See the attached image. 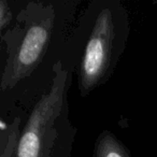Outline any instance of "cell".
Returning a JSON list of instances; mask_svg holds the SVG:
<instances>
[{"label": "cell", "instance_id": "cell-5", "mask_svg": "<svg viewBox=\"0 0 157 157\" xmlns=\"http://www.w3.org/2000/svg\"><path fill=\"white\" fill-rule=\"evenodd\" d=\"M21 131V117L15 116L9 124L7 130L1 132L0 157H15Z\"/></svg>", "mask_w": 157, "mask_h": 157}, {"label": "cell", "instance_id": "cell-4", "mask_svg": "<svg viewBox=\"0 0 157 157\" xmlns=\"http://www.w3.org/2000/svg\"><path fill=\"white\" fill-rule=\"evenodd\" d=\"M92 157H132V155L112 131L103 130L95 141Z\"/></svg>", "mask_w": 157, "mask_h": 157}, {"label": "cell", "instance_id": "cell-2", "mask_svg": "<svg viewBox=\"0 0 157 157\" xmlns=\"http://www.w3.org/2000/svg\"><path fill=\"white\" fill-rule=\"evenodd\" d=\"M55 24L56 9L52 2L30 1L18 12L11 28L1 36L7 48L1 92L17 86L39 67L52 42Z\"/></svg>", "mask_w": 157, "mask_h": 157}, {"label": "cell", "instance_id": "cell-6", "mask_svg": "<svg viewBox=\"0 0 157 157\" xmlns=\"http://www.w3.org/2000/svg\"><path fill=\"white\" fill-rule=\"evenodd\" d=\"M13 21V13L7 0L0 1V33L5 35L10 28Z\"/></svg>", "mask_w": 157, "mask_h": 157}, {"label": "cell", "instance_id": "cell-1", "mask_svg": "<svg viewBox=\"0 0 157 157\" xmlns=\"http://www.w3.org/2000/svg\"><path fill=\"white\" fill-rule=\"evenodd\" d=\"M48 88L35 103L18 139L15 157H70L78 128L70 121V73L53 66Z\"/></svg>", "mask_w": 157, "mask_h": 157}, {"label": "cell", "instance_id": "cell-3", "mask_svg": "<svg viewBox=\"0 0 157 157\" xmlns=\"http://www.w3.org/2000/svg\"><path fill=\"white\" fill-rule=\"evenodd\" d=\"M129 17L120 1L101 3L78 69V88L86 97L113 74L129 37Z\"/></svg>", "mask_w": 157, "mask_h": 157}, {"label": "cell", "instance_id": "cell-7", "mask_svg": "<svg viewBox=\"0 0 157 157\" xmlns=\"http://www.w3.org/2000/svg\"><path fill=\"white\" fill-rule=\"evenodd\" d=\"M153 3H154V5H155V6H156V7H157V0H156V1H154V2H153Z\"/></svg>", "mask_w": 157, "mask_h": 157}]
</instances>
